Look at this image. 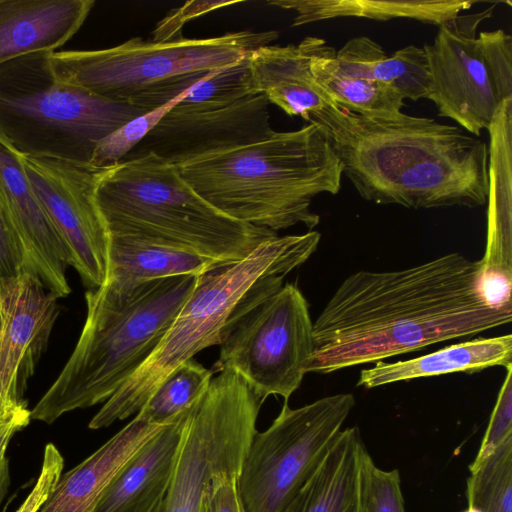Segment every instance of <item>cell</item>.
I'll return each mask as SVG.
<instances>
[{
  "label": "cell",
  "mask_w": 512,
  "mask_h": 512,
  "mask_svg": "<svg viewBox=\"0 0 512 512\" xmlns=\"http://www.w3.org/2000/svg\"><path fill=\"white\" fill-rule=\"evenodd\" d=\"M480 271V260L454 252L402 270L351 274L313 323L306 373L376 363L510 323L512 307L483 297Z\"/></svg>",
  "instance_id": "6da1fadb"
},
{
  "label": "cell",
  "mask_w": 512,
  "mask_h": 512,
  "mask_svg": "<svg viewBox=\"0 0 512 512\" xmlns=\"http://www.w3.org/2000/svg\"><path fill=\"white\" fill-rule=\"evenodd\" d=\"M310 122L327 130L343 175L366 201L413 209L487 202L488 145L458 126L402 112L363 116L335 103Z\"/></svg>",
  "instance_id": "7a4b0ae2"
},
{
  "label": "cell",
  "mask_w": 512,
  "mask_h": 512,
  "mask_svg": "<svg viewBox=\"0 0 512 512\" xmlns=\"http://www.w3.org/2000/svg\"><path fill=\"white\" fill-rule=\"evenodd\" d=\"M175 165L217 210L274 232L298 224L316 227L320 216L311 209L313 199L337 194L343 176L327 130L315 122Z\"/></svg>",
  "instance_id": "3957f363"
},
{
  "label": "cell",
  "mask_w": 512,
  "mask_h": 512,
  "mask_svg": "<svg viewBox=\"0 0 512 512\" xmlns=\"http://www.w3.org/2000/svg\"><path fill=\"white\" fill-rule=\"evenodd\" d=\"M197 276H175L125 292L105 285L85 294L87 315L78 342L32 410L47 424L106 402L147 360L192 292Z\"/></svg>",
  "instance_id": "277c9868"
},
{
  "label": "cell",
  "mask_w": 512,
  "mask_h": 512,
  "mask_svg": "<svg viewBox=\"0 0 512 512\" xmlns=\"http://www.w3.org/2000/svg\"><path fill=\"white\" fill-rule=\"evenodd\" d=\"M321 234L275 236L240 261L196 278L195 286L147 360L90 420L93 430L137 414L160 383L201 350L221 345L239 314L316 251Z\"/></svg>",
  "instance_id": "5b68a950"
},
{
  "label": "cell",
  "mask_w": 512,
  "mask_h": 512,
  "mask_svg": "<svg viewBox=\"0 0 512 512\" xmlns=\"http://www.w3.org/2000/svg\"><path fill=\"white\" fill-rule=\"evenodd\" d=\"M278 36L244 30L165 42L135 37L105 49L51 52L49 60L60 81L148 112Z\"/></svg>",
  "instance_id": "8992f818"
},
{
  "label": "cell",
  "mask_w": 512,
  "mask_h": 512,
  "mask_svg": "<svg viewBox=\"0 0 512 512\" xmlns=\"http://www.w3.org/2000/svg\"><path fill=\"white\" fill-rule=\"evenodd\" d=\"M97 201L108 228L149 234L223 263L242 260L278 235L217 210L174 163L152 153L110 167Z\"/></svg>",
  "instance_id": "52a82bcc"
},
{
  "label": "cell",
  "mask_w": 512,
  "mask_h": 512,
  "mask_svg": "<svg viewBox=\"0 0 512 512\" xmlns=\"http://www.w3.org/2000/svg\"><path fill=\"white\" fill-rule=\"evenodd\" d=\"M50 53L0 65V135L23 156L90 163L104 137L146 112L60 81Z\"/></svg>",
  "instance_id": "ba28073f"
},
{
  "label": "cell",
  "mask_w": 512,
  "mask_h": 512,
  "mask_svg": "<svg viewBox=\"0 0 512 512\" xmlns=\"http://www.w3.org/2000/svg\"><path fill=\"white\" fill-rule=\"evenodd\" d=\"M262 404L237 373L212 378L188 412L171 481L155 512H199L215 476L240 473Z\"/></svg>",
  "instance_id": "9c48e42d"
},
{
  "label": "cell",
  "mask_w": 512,
  "mask_h": 512,
  "mask_svg": "<svg viewBox=\"0 0 512 512\" xmlns=\"http://www.w3.org/2000/svg\"><path fill=\"white\" fill-rule=\"evenodd\" d=\"M355 405L351 393L326 396L280 413L256 432L237 479L244 512H281L314 470Z\"/></svg>",
  "instance_id": "30bf717a"
},
{
  "label": "cell",
  "mask_w": 512,
  "mask_h": 512,
  "mask_svg": "<svg viewBox=\"0 0 512 512\" xmlns=\"http://www.w3.org/2000/svg\"><path fill=\"white\" fill-rule=\"evenodd\" d=\"M220 347L213 373H237L263 402L270 395L288 401L313 352L306 298L293 283L265 294L231 324Z\"/></svg>",
  "instance_id": "8fae6325"
},
{
  "label": "cell",
  "mask_w": 512,
  "mask_h": 512,
  "mask_svg": "<svg viewBox=\"0 0 512 512\" xmlns=\"http://www.w3.org/2000/svg\"><path fill=\"white\" fill-rule=\"evenodd\" d=\"M20 155V154H19ZM31 186L89 289L105 284L109 230L97 201L110 167L20 155Z\"/></svg>",
  "instance_id": "7c38bea8"
},
{
  "label": "cell",
  "mask_w": 512,
  "mask_h": 512,
  "mask_svg": "<svg viewBox=\"0 0 512 512\" xmlns=\"http://www.w3.org/2000/svg\"><path fill=\"white\" fill-rule=\"evenodd\" d=\"M493 7L443 23L425 44L430 71L428 98L438 115L456 121L475 137L488 129L503 103L475 31Z\"/></svg>",
  "instance_id": "4fadbf2b"
},
{
  "label": "cell",
  "mask_w": 512,
  "mask_h": 512,
  "mask_svg": "<svg viewBox=\"0 0 512 512\" xmlns=\"http://www.w3.org/2000/svg\"><path fill=\"white\" fill-rule=\"evenodd\" d=\"M269 106L260 94L206 110L176 104L123 160L152 153L177 164L256 142L274 131Z\"/></svg>",
  "instance_id": "5bb4252c"
},
{
  "label": "cell",
  "mask_w": 512,
  "mask_h": 512,
  "mask_svg": "<svg viewBox=\"0 0 512 512\" xmlns=\"http://www.w3.org/2000/svg\"><path fill=\"white\" fill-rule=\"evenodd\" d=\"M58 297L23 273L1 300L0 401L23 402L29 378L46 350Z\"/></svg>",
  "instance_id": "9a60e30c"
},
{
  "label": "cell",
  "mask_w": 512,
  "mask_h": 512,
  "mask_svg": "<svg viewBox=\"0 0 512 512\" xmlns=\"http://www.w3.org/2000/svg\"><path fill=\"white\" fill-rule=\"evenodd\" d=\"M0 200L20 240L25 272L58 298L71 289L69 252L34 192L19 153L0 135Z\"/></svg>",
  "instance_id": "2e32d148"
},
{
  "label": "cell",
  "mask_w": 512,
  "mask_h": 512,
  "mask_svg": "<svg viewBox=\"0 0 512 512\" xmlns=\"http://www.w3.org/2000/svg\"><path fill=\"white\" fill-rule=\"evenodd\" d=\"M372 462L358 427L342 429L281 512H369Z\"/></svg>",
  "instance_id": "e0dca14e"
},
{
  "label": "cell",
  "mask_w": 512,
  "mask_h": 512,
  "mask_svg": "<svg viewBox=\"0 0 512 512\" xmlns=\"http://www.w3.org/2000/svg\"><path fill=\"white\" fill-rule=\"evenodd\" d=\"M166 426L151 425L135 416L90 456L62 474L38 512H94L119 473Z\"/></svg>",
  "instance_id": "ac0fdd59"
},
{
  "label": "cell",
  "mask_w": 512,
  "mask_h": 512,
  "mask_svg": "<svg viewBox=\"0 0 512 512\" xmlns=\"http://www.w3.org/2000/svg\"><path fill=\"white\" fill-rule=\"evenodd\" d=\"M108 230V272L104 285L117 292L161 278L199 276L230 264L142 232L122 228Z\"/></svg>",
  "instance_id": "d6986e66"
},
{
  "label": "cell",
  "mask_w": 512,
  "mask_h": 512,
  "mask_svg": "<svg viewBox=\"0 0 512 512\" xmlns=\"http://www.w3.org/2000/svg\"><path fill=\"white\" fill-rule=\"evenodd\" d=\"M93 0H0V65L55 52L81 28Z\"/></svg>",
  "instance_id": "ffe728a7"
},
{
  "label": "cell",
  "mask_w": 512,
  "mask_h": 512,
  "mask_svg": "<svg viewBox=\"0 0 512 512\" xmlns=\"http://www.w3.org/2000/svg\"><path fill=\"white\" fill-rule=\"evenodd\" d=\"M315 38L306 37L298 45H265L248 54L254 94L307 122L313 113L333 103L310 69Z\"/></svg>",
  "instance_id": "44dd1931"
},
{
  "label": "cell",
  "mask_w": 512,
  "mask_h": 512,
  "mask_svg": "<svg viewBox=\"0 0 512 512\" xmlns=\"http://www.w3.org/2000/svg\"><path fill=\"white\" fill-rule=\"evenodd\" d=\"M190 409L164 427L137 453L108 487L94 512L157 510L171 481Z\"/></svg>",
  "instance_id": "7402d4cb"
},
{
  "label": "cell",
  "mask_w": 512,
  "mask_h": 512,
  "mask_svg": "<svg viewBox=\"0 0 512 512\" xmlns=\"http://www.w3.org/2000/svg\"><path fill=\"white\" fill-rule=\"evenodd\" d=\"M489 132L487 245L482 273L512 278V98L501 104Z\"/></svg>",
  "instance_id": "603a6c76"
},
{
  "label": "cell",
  "mask_w": 512,
  "mask_h": 512,
  "mask_svg": "<svg viewBox=\"0 0 512 512\" xmlns=\"http://www.w3.org/2000/svg\"><path fill=\"white\" fill-rule=\"evenodd\" d=\"M512 364V335L460 342L416 358L362 369L357 386L367 389L422 377L455 372H478Z\"/></svg>",
  "instance_id": "cb8c5ba5"
},
{
  "label": "cell",
  "mask_w": 512,
  "mask_h": 512,
  "mask_svg": "<svg viewBox=\"0 0 512 512\" xmlns=\"http://www.w3.org/2000/svg\"><path fill=\"white\" fill-rule=\"evenodd\" d=\"M476 1L462 0H272L268 4L296 13L292 26L341 17L388 21L409 18L440 26L456 19Z\"/></svg>",
  "instance_id": "d4e9b609"
},
{
  "label": "cell",
  "mask_w": 512,
  "mask_h": 512,
  "mask_svg": "<svg viewBox=\"0 0 512 512\" xmlns=\"http://www.w3.org/2000/svg\"><path fill=\"white\" fill-rule=\"evenodd\" d=\"M335 54V49L324 39L315 38L310 69L333 103L369 117H393L401 113L404 106L401 96L375 80L345 75L335 64Z\"/></svg>",
  "instance_id": "484cf974"
},
{
  "label": "cell",
  "mask_w": 512,
  "mask_h": 512,
  "mask_svg": "<svg viewBox=\"0 0 512 512\" xmlns=\"http://www.w3.org/2000/svg\"><path fill=\"white\" fill-rule=\"evenodd\" d=\"M212 378L211 370L189 359L160 383L136 416L151 425H168L200 399Z\"/></svg>",
  "instance_id": "4316f807"
},
{
  "label": "cell",
  "mask_w": 512,
  "mask_h": 512,
  "mask_svg": "<svg viewBox=\"0 0 512 512\" xmlns=\"http://www.w3.org/2000/svg\"><path fill=\"white\" fill-rule=\"evenodd\" d=\"M467 501L482 512H512V436L469 466Z\"/></svg>",
  "instance_id": "83f0119b"
},
{
  "label": "cell",
  "mask_w": 512,
  "mask_h": 512,
  "mask_svg": "<svg viewBox=\"0 0 512 512\" xmlns=\"http://www.w3.org/2000/svg\"><path fill=\"white\" fill-rule=\"evenodd\" d=\"M369 78L380 82L402 99L428 98L430 71L423 48L409 45L388 56L379 46L368 62Z\"/></svg>",
  "instance_id": "f1b7e54d"
},
{
  "label": "cell",
  "mask_w": 512,
  "mask_h": 512,
  "mask_svg": "<svg viewBox=\"0 0 512 512\" xmlns=\"http://www.w3.org/2000/svg\"><path fill=\"white\" fill-rule=\"evenodd\" d=\"M254 95L247 55L197 83L177 105L206 110L228 106Z\"/></svg>",
  "instance_id": "f546056e"
},
{
  "label": "cell",
  "mask_w": 512,
  "mask_h": 512,
  "mask_svg": "<svg viewBox=\"0 0 512 512\" xmlns=\"http://www.w3.org/2000/svg\"><path fill=\"white\" fill-rule=\"evenodd\" d=\"M190 89L166 104L127 121L108 134L97 144L90 164L106 168L120 163Z\"/></svg>",
  "instance_id": "4dcf8cb0"
},
{
  "label": "cell",
  "mask_w": 512,
  "mask_h": 512,
  "mask_svg": "<svg viewBox=\"0 0 512 512\" xmlns=\"http://www.w3.org/2000/svg\"><path fill=\"white\" fill-rule=\"evenodd\" d=\"M478 41L503 100L512 98V37L505 31H483Z\"/></svg>",
  "instance_id": "1f68e13d"
},
{
  "label": "cell",
  "mask_w": 512,
  "mask_h": 512,
  "mask_svg": "<svg viewBox=\"0 0 512 512\" xmlns=\"http://www.w3.org/2000/svg\"><path fill=\"white\" fill-rule=\"evenodd\" d=\"M505 369V379L500 388L479 451L473 462L483 460L500 443L512 436V364Z\"/></svg>",
  "instance_id": "d6a6232c"
},
{
  "label": "cell",
  "mask_w": 512,
  "mask_h": 512,
  "mask_svg": "<svg viewBox=\"0 0 512 512\" xmlns=\"http://www.w3.org/2000/svg\"><path fill=\"white\" fill-rule=\"evenodd\" d=\"M367 504L369 512H405L397 469L383 470L372 462L367 479Z\"/></svg>",
  "instance_id": "836d02e7"
},
{
  "label": "cell",
  "mask_w": 512,
  "mask_h": 512,
  "mask_svg": "<svg viewBox=\"0 0 512 512\" xmlns=\"http://www.w3.org/2000/svg\"><path fill=\"white\" fill-rule=\"evenodd\" d=\"M23 273L25 263L22 246L0 200V304L7 291Z\"/></svg>",
  "instance_id": "e575fe53"
},
{
  "label": "cell",
  "mask_w": 512,
  "mask_h": 512,
  "mask_svg": "<svg viewBox=\"0 0 512 512\" xmlns=\"http://www.w3.org/2000/svg\"><path fill=\"white\" fill-rule=\"evenodd\" d=\"M63 467L64 458L58 448L47 444L36 483L16 512H38L63 474Z\"/></svg>",
  "instance_id": "d590c367"
},
{
  "label": "cell",
  "mask_w": 512,
  "mask_h": 512,
  "mask_svg": "<svg viewBox=\"0 0 512 512\" xmlns=\"http://www.w3.org/2000/svg\"><path fill=\"white\" fill-rule=\"evenodd\" d=\"M238 1H189L182 7L171 10L163 18L152 33L153 42H165L182 35V28L186 22L206 14L215 9L236 4Z\"/></svg>",
  "instance_id": "8d00e7d4"
},
{
  "label": "cell",
  "mask_w": 512,
  "mask_h": 512,
  "mask_svg": "<svg viewBox=\"0 0 512 512\" xmlns=\"http://www.w3.org/2000/svg\"><path fill=\"white\" fill-rule=\"evenodd\" d=\"M239 473L215 476L207 485L199 512H238L240 499L237 479Z\"/></svg>",
  "instance_id": "74e56055"
},
{
  "label": "cell",
  "mask_w": 512,
  "mask_h": 512,
  "mask_svg": "<svg viewBox=\"0 0 512 512\" xmlns=\"http://www.w3.org/2000/svg\"><path fill=\"white\" fill-rule=\"evenodd\" d=\"M31 421L27 403H21L10 410L0 421V463L6 458L5 452L12 437Z\"/></svg>",
  "instance_id": "f35d334b"
},
{
  "label": "cell",
  "mask_w": 512,
  "mask_h": 512,
  "mask_svg": "<svg viewBox=\"0 0 512 512\" xmlns=\"http://www.w3.org/2000/svg\"><path fill=\"white\" fill-rule=\"evenodd\" d=\"M10 482V472H9V462L8 459L5 458L0 463V505L8 492Z\"/></svg>",
  "instance_id": "ab89813d"
},
{
  "label": "cell",
  "mask_w": 512,
  "mask_h": 512,
  "mask_svg": "<svg viewBox=\"0 0 512 512\" xmlns=\"http://www.w3.org/2000/svg\"><path fill=\"white\" fill-rule=\"evenodd\" d=\"M26 401H23V402H10V403H4V402H1L0 401V421L5 417V415L10 411L12 410L14 407H16L17 405L21 404V403H25Z\"/></svg>",
  "instance_id": "60d3db41"
},
{
  "label": "cell",
  "mask_w": 512,
  "mask_h": 512,
  "mask_svg": "<svg viewBox=\"0 0 512 512\" xmlns=\"http://www.w3.org/2000/svg\"><path fill=\"white\" fill-rule=\"evenodd\" d=\"M463 512H482V511H480V510H479V509H477V508L469 507V506H468V507H467V509H466V510H464Z\"/></svg>",
  "instance_id": "b9f144b4"
},
{
  "label": "cell",
  "mask_w": 512,
  "mask_h": 512,
  "mask_svg": "<svg viewBox=\"0 0 512 512\" xmlns=\"http://www.w3.org/2000/svg\"><path fill=\"white\" fill-rule=\"evenodd\" d=\"M2 320H3V315H2V309H1V304H0V331H1V327H2Z\"/></svg>",
  "instance_id": "7bdbcfd3"
},
{
  "label": "cell",
  "mask_w": 512,
  "mask_h": 512,
  "mask_svg": "<svg viewBox=\"0 0 512 512\" xmlns=\"http://www.w3.org/2000/svg\"><path fill=\"white\" fill-rule=\"evenodd\" d=\"M238 512H244V509H243V507H242V505H241V502H240V505H239V510H238Z\"/></svg>",
  "instance_id": "ee69618b"
}]
</instances>
